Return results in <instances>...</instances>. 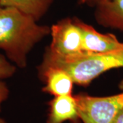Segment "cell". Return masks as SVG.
I'll return each instance as SVG.
<instances>
[{
	"instance_id": "6da1fadb",
	"label": "cell",
	"mask_w": 123,
	"mask_h": 123,
	"mask_svg": "<svg viewBox=\"0 0 123 123\" xmlns=\"http://www.w3.org/2000/svg\"><path fill=\"white\" fill-rule=\"evenodd\" d=\"M37 22L15 8L0 6V49L17 67L25 68L32 49L50 35V27Z\"/></svg>"
},
{
	"instance_id": "3957f363",
	"label": "cell",
	"mask_w": 123,
	"mask_h": 123,
	"mask_svg": "<svg viewBox=\"0 0 123 123\" xmlns=\"http://www.w3.org/2000/svg\"><path fill=\"white\" fill-rule=\"evenodd\" d=\"M75 97L82 123H113L123 108V92L107 97L80 93Z\"/></svg>"
},
{
	"instance_id": "30bf717a",
	"label": "cell",
	"mask_w": 123,
	"mask_h": 123,
	"mask_svg": "<svg viewBox=\"0 0 123 123\" xmlns=\"http://www.w3.org/2000/svg\"><path fill=\"white\" fill-rule=\"evenodd\" d=\"M17 70V66L2 54H0V110L2 103L9 97V89L3 79L12 77Z\"/></svg>"
},
{
	"instance_id": "8992f818",
	"label": "cell",
	"mask_w": 123,
	"mask_h": 123,
	"mask_svg": "<svg viewBox=\"0 0 123 123\" xmlns=\"http://www.w3.org/2000/svg\"><path fill=\"white\" fill-rule=\"evenodd\" d=\"M40 77L44 82L43 91L53 97L73 94L74 81L66 70L57 66L38 68Z\"/></svg>"
},
{
	"instance_id": "5bb4252c",
	"label": "cell",
	"mask_w": 123,
	"mask_h": 123,
	"mask_svg": "<svg viewBox=\"0 0 123 123\" xmlns=\"http://www.w3.org/2000/svg\"><path fill=\"white\" fill-rule=\"evenodd\" d=\"M0 123H6V121H5L4 119H2L0 118Z\"/></svg>"
},
{
	"instance_id": "7a4b0ae2",
	"label": "cell",
	"mask_w": 123,
	"mask_h": 123,
	"mask_svg": "<svg viewBox=\"0 0 123 123\" xmlns=\"http://www.w3.org/2000/svg\"><path fill=\"white\" fill-rule=\"evenodd\" d=\"M57 66L69 73L74 83L87 86L108 70L123 68V47L105 53L81 52L66 58L53 57L45 52L38 68Z\"/></svg>"
},
{
	"instance_id": "4fadbf2b",
	"label": "cell",
	"mask_w": 123,
	"mask_h": 123,
	"mask_svg": "<svg viewBox=\"0 0 123 123\" xmlns=\"http://www.w3.org/2000/svg\"><path fill=\"white\" fill-rule=\"evenodd\" d=\"M119 88L122 90L123 92V80H121L120 81V84H119Z\"/></svg>"
},
{
	"instance_id": "7c38bea8",
	"label": "cell",
	"mask_w": 123,
	"mask_h": 123,
	"mask_svg": "<svg viewBox=\"0 0 123 123\" xmlns=\"http://www.w3.org/2000/svg\"><path fill=\"white\" fill-rule=\"evenodd\" d=\"M113 123H123V108L116 116Z\"/></svg>"
},
{
	"instance_id": "277c9868",
	"label": "cell",
	"mask_w": 123,
	"mask_h": 123,
	"mask_svg": "<svg viewBox=\"0 0 123 123\" xmlns=\"http://www.w3.org/2000/svg\"><path fill=\"white\" fill-rule=\"evenodd\" d=\"M51 42L45 52L66 58L83 52V34L75 17L65 18L50 27Z\"/></svg>"
},
{
	"instance_id": "8fae6325",
	"label": "cell",
	"mask_w": 123,
	"mask_h": 123,
	"mask_svg": "<svg viewBox=\"0 0 123 123\" xmlns=\"http://www.w3.org/2000/svg\"><path fill=\"white\" fill-rule=\"evenodd\" d=\"M105 0H78V3L81 5H87L90 7H96Z\"/></svg>"
},
{
	"instance_id": "5b68a950",
	"label": "cell",
	"mask_w": 123,
	"mask_h": 123,
	"mask_svg": "<svg viewBox=\"0 0 123 123\" xmlns=\"http://www.w3.org/2000/svg\"><path fill=\"white\" fill-rule=\"evenodd\" d=\"M75 19L82 31L84 52L105 53L123 47V43L120 42L114 34L101 33L78 18L75 17Z\"/></svg>"
},
{
	"instance_id": "52a82bcc",
	"label": "cell",
	"mask_w": 123,
	"mask_h": 123,
	"mask_svg": "<svg viewBox=\"0 0 123 123\" xmlns=\"http://www.w3.org/2000/svg\"><path fill=\"white\" fill-rule=\"evenodd\" d=\"M47 123H81L75 96L53 97L49 101Z\"/></svg>"
},
{
	"instance_id": "9c48e42d",
	"label": "cell",
	"mask_w": 123,
	"mask_h": 123,
	"mask_svg": "<svg viewBox=\"0 0 123 123\" xmlns=\"http://www.w3.org/2000/svg\"><path fill=\"white\" fill-rule=\"evenodd\" d=\"M53 2V0H0V6L15 8L38 21Z\"/></svg>"
},
{
	"instance_id": "ba28073f",
	"label": "cell",
	"mask_w": 123,
	"mask_h": 123,
	"mask_svg": "<svg viewBox=\"0 0 123 123\" xmlns=\"http://www.w3.org/2000/svg\"><path fill=\"white\" fill-rule=\"evenodd\" d=\"M95 8L94 17L100 25L123 31V0H105Z\"/></svg>"
}]
</instances>
